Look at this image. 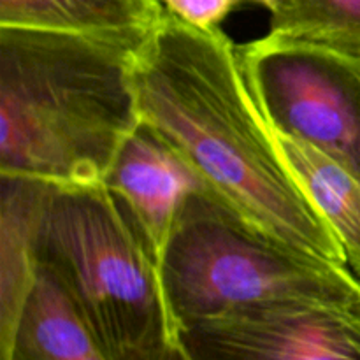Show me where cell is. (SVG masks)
I'll use <instances>...</instances> for the list:
<instances>
[{
	"mask_svg": "<svg viewBox=\"0 0 360 360\" xmlns=\"http://www.w3.org/2000/svg\"><path fill=\"white\" fill-rule=\"evenodd\" d=\"M141 122L160 136L207 190L287 245L345 264L322 214L301 188L260 112L221 28L197 30L172 14L137 53Z\"/></svg>",
	"mask_w": 360,
	"mask_h": 360,
	"instance_id": "1",
	"label": "cell"
},
{
	"mask_svg": "<svg viewBox=\"0 0 360 360\" xmlns=\"http://www.w3.org/2000/svg\"><path fill=\"white\" fill-rule=\"evenodd\" d=\"M148 37L0 27V174L104 181L141 125L134 69Z\"/></svg>",
	"mask_w": 360,
	"mask_h": 360,
	"instance_id": "2",
	"label": "cell"
},
{
	"mask_svg": "<svg viewBox=\"0 0 360 360\" xmlns=\"http://www.w3.org/2000/svg\"><path fill=\"white\" fill-rule=\"evenodd\" d=\"M34 255L109 360H164L178 341L157 262L102 183H48Z\"/></svg>",
	"mask_w": 360,
	"mask_h": 360,
	"instance_id": "3",
	"label": "cell"
},
{
	"mask_svg": "<svg viewBox=\"0 0 360 360\" xmlns=\"http://www.w3.org/2000/svg\"><path fill=\"white\" fill-rule=\"evenodd\" d=\"M158 273L178 333L264 302L360 292L348 266L267 234L207 188L183 204Z\"/></svg>",
	"mask_w": 360,
	"mask_h": 360,
	"instance_id": "4",
	"label": "cell"
},
{
	"mask_svg": "<svg viewBox=\"0 0 360 360\" xmlns=\"http://www.w3.org/2000/svg\"><path fill=\"white\" fill-rule=\"evenodd\" d=\"M238 55L273 132L309 144L360 179V62L271 34L238 46Z\"/></svg>",
	"mask_w": 360,
	"mask_h": 360,
	"instance_id": "5",
	"label": "cell"
},
{
	"mask_svg": "<svg viewBox=\"0 0 360 360\" xmlns=\"http://www.w3.org/2000/svg\"><path fill=\"white\" fill-rule=\"evenodd\" d=\"M190 360H360V292L264 302L185 327Z\"/></svg>",
	"mask_w": 360,
	"mask_h": 360,
	"instance_id": "6",
	"label": "cell"
},
{
	"mask_svg": "<svg viewBox=\"0 0 360 360\" xmlns=\"http://www.w3.org/2000/svg\"><path fill=\"white\" fill-rule=\"evenodd\" d=\"M102 185L115 197L157 266L183 204L206 188L193 169L150 127H137L123 143Z\"/></svg>",
	"mask_w": 360,
	"mask_h": 360,
	"instance_id": "7",
	"label": "cell"
},
{
	"mask_svg": "<svg viewBox=\"0 0 360 360\" xmlns=\"http://www.w3.org/2000/svg\"><path fill=\"white\" fill-rule=\"evenodd\" d=\"M2 360H109L62 288L37 267Z\"/></svg>",
	"mask_w": 360,
	"mask_h": 360,
	"instance_id": "8",
	"label": "cell"
},
{
	"mask_svg": "<svg viewBox=\"0 0 360 360\" xmlns=\"http://www.w3.org/2000/svg\"><path fill=\"white\" fill-rule=\"evenodd\" d=\"M48 183L0 174V348L9 343L37 278L34 231Z\"/></svg>",
	"mask_w": 360,
	"mask_h": 360,
	"instance_id": "9",
	"label": "cell"
},
{
	"mask_svg": "<svg viewBox=\"0 0 360 360\" xmlns=\"http://www.w3.org/2000/svg\"><path fill=\"white\" fill-rule=\"evenodd\" d=\"M165 13L162 0H0V27L148 37Z\"/></svg>",
	"mask_w": 360,
	"mask_h": 360,
	"instance_id": "10",
	"label": "cell"
},
{
	"mask_svg": "<svg viewBox=\"0 0 360 360\" xmlns=\"http://www.w3.org/2000/svg\"><path fill=\"white\" fill-rule=\"evenodd\" d=\"M274 136L297 183L336 236L347 266L360 278V179L309 144Z\"/></svg>",
	"mask_w": 360,
	"mask_h": 360,
	"instance_id": "11",
	"label": "cell"
},
{
	"mask_svg": "<svg viewBox=\"0 0 360 360\" xmlns=\"http://www.w3.org/2000/svg\"><path fill=\"white\" fill-rule=\"evenodd\" d=\"M269 34L320 46L360 62V0H257Z\"/></svg>",
	"mask_w": 360,
	"mask_h": 360,
	"instance_id": "12",
	"label": "cell"
},
{
	"mask_svg": "<svg viewBox=\"0 0 360 360\" xmlns=\"http://www.w3.org/2000/svg\"><path fill=\"white\" fill-rule=\"evenodd\" d=\"M165 11L197 30L213 32L245 4L257 0H162Z\"/></svg>",
	"mask_w": 360,
	"mask_h": 360,
	"instance_id": "13",
	"label": "cell"
},
{
	"mask_svg": "<svg viewBox=\"0 0 360 360\" xmlns=\"http://www.w3.org/2000/svg\"><path fill=\"white\" fill-rule=\"evenodd\" d=\"M164 360H190V359L188 355L185 354L181 345H179V341H176V343L171 347V350L167 352V355H165Z\"/></svg>",
	"mask_w": 360,
	"mask_h": 360,
	"instance_id": "14",
	"label": "cell"
}]
</instances>
